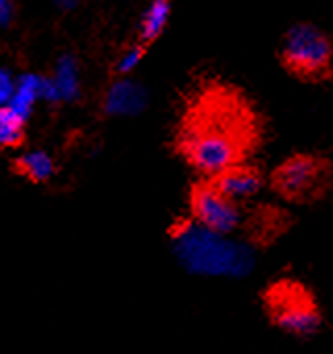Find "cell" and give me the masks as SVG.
<instances>
[{"label":"cell","mask_w":333,"mask_h":354,"mask_svg":"<svg viewBox=\"0 0 333 354\" xmlns=\"http://www.w3.org/2000/svg\"><path fill=\"white\" fill-rule=\"evenodd\" d=\"M173 252L188 273L202 277H244L256 261L250 246L198 221L182 223L173 232Z\"/></svg>","instance_id":"6da1fadb"},{"label":"cell","mask_w":333,"mask_h":354,"mask_svg":"<svg viewBox=\"0 0 333 354\" xmlns=\"http://www.w3.org/2000/svg\"><path fill=\"white\" fill-rule=\"evenodd\" d=\"M242 154L240 140L234 133L231 123L221 121H200L194 129H190L186 140V156L190 162L202 171L204 175H221L227 169L238 165Z\"/></svg>","instance_id":"7a4b0ae2"},{"label":"cell","mask_w":333,"mask_h":354,"mask_svg":"<svg viewBox=\"0 0 333 354\" xmlns=\"http://www.w3.org/2000/svg\"><path fill=\"white\" fill-rule=\"evenodd\" d=\"M283 61L304 77H318L329 69L331 44L316 28L304 24L294 26L283 42Z\"/></svg>","instance_id":"3957f363"},{"label":"cell","mask_w":333,"mask_h":354,"mask_svg":"<svg viewBox=\"0 0 333 354\" xmlns=\"http://www.w3.org/2000/svg\"><path fill=\"white\" fill-rule=\"evenodd\" d=\"M192 213H194V221L221 234H231L234 230H238L242 221V213L236 201L225 196L215 184L200 186L194 190Z\"/></svg>","instance_id":"277c9868"},{"label":"cell","mask_w":333,"mask_h":354,"mask_svg":"<svg viewBox=\"0 0 333 354\" xmlns=\"http://www.w3.org/2000/svg\"><path fill=\"white\" fill-rule=\"evenodd\" d=\"M271 313L275 323L294 335H310L321 323L312 302H308V298L296 290L277 292L271 302Z\"/></svg>","instance_id":"5b68a950"},{"label":"cell","mask_w":333,"mask_h":354,"mask_svg":"<svg viewBox=\"0 0 333 354\" xmlns=\"http://www.w3.org/2000/svg\"><path fill=\"white\" fill-rule=\"evenodd\" d=\"M318 180H321V167L316 160L308 156L289 158L287 162L281 165L275 177L279 192L289 198H302L310 194L318 186Z\"/></svg>","instance_id":"8992f818"},{"label":"cell","mask_w":333,"mask_h":354,"mask_svg":"<svg viewBox=\"0 0 333 354\" xmlns=\"http://www.w3.org/2000/svg\"><path fill=\"white\" fill-rule=\"evenodd\" d=\"M148 104V92L142 84L131 82V80H121L111 86L104 109L108 115L115 117H133L142 113Z\"/></svg>","instance_id":"52a82bcc"},{"label":"cell","mask_w":333,"mask_h":354,"mask_svg":"<svg viewBox=\"0 0 333 354\" xmlns=\"http://www.w3.org/2000/svg\"><path fill=\"white\" fill-rule=\"evenodd\" d=\"M215 186L225 196H229L231 201H244V198L254 196L260 190L263 180H260V175L256 171L236 165V167H231L225 173L215 177Z\"/></svg>","instance_id":"ba28073f"},{"label":"cell","mask_w":333,"mask_h":354,"mask_svg":"<svg viewBox=\"0 0 333 354\" xmlns=\"http://www.w3.org/2000/svg\"><path fill=\"white\" fill-rule=\"evenodd\" d=\"M42 86H44V77L34 75V73L21 75L17 80V88H15L13 100L9 102V109L26 121L32 113L34 102L42 98Z\"/></svg>","instance_id":"9c48e42d"},{"label":"cell","mask_w":333,"mask_h":354,"mask_svg":"<svg viewBox=\"0 0 333 354\" xmlns=\"http://www.w3.org/2000/svg\"><path fill=\"white\" fill-rule=\"evenodd\" d=\"M53 82L59 90L61 100L73 102L79 96V71H77V63L73 57L65 55L59 59Z\"/></svg>","instance_id":"30bf717a"},{"label":"cell","mask_w":333,"mask_h":354,"mask_svg":"<svg viewBox=\"0 0 333 354\" xmlns=\"http://www.w3.org/2000/svg\"><path fill=\"white\" fill-rule=\"evenodd\" d=\"M169 11H171L169 0H152L148 5L144 19H142V38L146 42L160 36V32L166 26V19H169Z\"/></svg>","instance_id":"8fae6325"},{"label":"cell","mask_w":333,"mask_h":354,"mask_svg":"<svg viewBox=\"0 0 333 354\" xmlns=\"http://www.w3.org/2000/svg\"><path fill=\"white\" fill-rule=\"evenodd\" d=\"M23 138V119L9 106H0V146H17Z\"/></svg>","instance_id":"7c38bea8"},{"label":"cell","mask_w":333,"mask_h":354,"mask_svg":"<svg viewBox=\"0 0 333 354\" xmlns=\"http://www.w3.org/2000/svg\"><path fill=\"white\" fill-rule=\"evenodd\" d=\"M19 169L30 177V180H36V182H44L53 175L55 167H53V160L46 152H30L26 156H21L19 160Z\"/></svg>","instance_id":"4fadbf2b"},{"label":"cell","mask_w":333,"mask_h":354,"mask_svg":"<svg viewBox=\"0 0 333 354\" xmlns=\"http://www.w3.org/2000/svg\"><path fill=\"white\" fill-rule=\"evenodd\" d=\"M15 80L7 69H0V106H9V102L13 100L15 94Z\"/></svg>","instance_id":"5bb4252c"},{"label":"cell","mask_w":333,"mask_h":354,"mask_svg":"<svg viewBox=\"0 0 333 354\" xmlns=\"http://www.w3.org/2000/svg\"><path fill=\"white\" fill-rule=\"evenodd\" d=\"M142 57H144V48H140V46L129 48V50L121 57V61H119V67H117V69H119L121 73H129V71H133V69L140 65Z\"/></svg>","instance_id":"9a60e30c"},{"label":"cell","mask_w":333,"mask_h":354,"mask_svg":"<svg viewBox=\"0 0 333 354\" xmlns=\"http://www.w3.org/2000/svg\"><path fill=\"white\" fill-rule=\"evenodd\" d=\"M13 19V3L11 0H0V28L9 26Z\"/></svg>","instance_id":"2e32d148"},{"label":"cell","mask_w":333,"mask_h":354,"mask_svg":"<svg viewBox=\"0 0 333 354\" xmlns=\"http://www.w3.org/2000/svg\"><path fill=\"white\" fill-rule=\"evenodd\" d=\"M42 98H44V100H48V102H59V100H61L59 90H57V86H55V82H53V80H46V77H44Z\"/></svg>","instance_id":"e0dca14e"},{"label":"cell","mask_w":333,"mask_h":354,"mask_svg":"<svg viewBox=\"0 0 333 354\" xmlns=\"http://www.w3.org/2000/svg\"><path fill=\"white\" fill-rule=\"evenodd\" d=\"M53 3H57L61 9H71V7H75V0H53Z\"/></svg>","instance_id":"ac0fdd59"}]
</instances>
